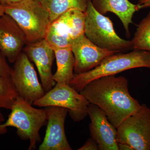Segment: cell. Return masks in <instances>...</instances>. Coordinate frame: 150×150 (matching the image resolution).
<instances>
[{"label":"cell","mask_w":150,"mask_h":150,"mask_svg":"<svg viewBox=\"0 0 150 150\" xmlns=\"http://www.w3.org/2000/svg\"><path fill=\"white\" fill-rule=\"evenodd\" d=\"M128 81L123 76H105L88 84L80 93L90 103L104 111L109 121L116 128L142 105L131 96Z\"/></svg>","instance_id":"1"},{"label":"cell","mask_w":150,"mask_h":150,"mask_svg":"<svg viewBox=\"0 0 150 150\" xmlns=\"http://www.w3.org/2000/svg\"><path fill=\"white\" fill-rule=\"evenodd\" d=\"M140 68L150 69V51L134 50L129 53H115L105 58L92 70L85 73L74 74L69 86L80 93L94 80Z\"/></svg>","instance_id":"2"},{"label":"cell","mask_w":150,"mask_h":150,"mask_svg":"<svg viewBox=\"0 0 150 150\" xmlns=\"http://www.w3.org/2000/svg\"><path fill=\"white\" fill-rule=\"evenodd\" d=\"M32 105L18 96L13 104L7 120L0 124V135L6 134L8 127L16 128L19 137L29 140V150L36 149L37 143L41 141L39 131L47 123L45 109H38Z\"/></svg>","instance_id":"3"},{"label":"cell","mask_w":150,"mask_h":150,"mask_svg":"<svg viewBox=\"0 0 150 150\" xmlns=\"http://www.w3.org/2000/svg\"><path fill=\"white\" fill-rule=\"evenodd\" d=\"M4 6L5 13L13 18L22 30L27 43L45 38L51 22L49 13L40 1L21 0Z\"/></svg>","instance_id":"4"},{"label":"cell","mask_w":150,"mask_h":150,"mask_svg":"<svg viewBox=\"0 0 150 150\" xmlns=\"http://www.w3.org/2000/svg\"><path fill=\"white\" fill-rule=\"evenodd\" d=\"M85 13L84 34L93 43L115 54L133 50L131 40L119 37L110 19L96 10L90 0Z\"/></svg>","instance_id":"5"},{"label":"cell","mask_w":150,"mask_h":150,"mask_svg":"<svg viewBox=\"0 0 150 150\" xmlns=\"http://www.w3.org/2000/svg\"><path fill=\"white\" fill-rule=\"evenodd\" d=\"M117 129L118 143L127 144L134 150H150V109L146 104Z\"/></svg>","instance_id":"6"},{"label":"cell","mask_w":150,"mask_h":150,"mask_svg":"<svg viewBox=\"0 0 150 150\" xmlns=\"http://www.w3.org/2000/svg\"><path fill=\"white\" fill-rule=\"evenodd\" d=\"M89 104L83 96L71 86L57 83L54 88L33 103L40 107L54 106L67 108L70 117L75 122L82 121L88 115Z\"/></svg>","instance_id":"7"},{"label":"cell","mask_w":150,"mask_h":150,"mask_svg":"<svg viewBox=\"0 0 150 150\" xmlns=\"http://www.w3.org/2000/svg\"><path fill=\"white\" fill-rule=\"evenodd\" d=\"M18 96L33 105L45 94L34 67L24 52L14 62L11 76Z\"/></svg>","instance_id":"8"},{"label":"cell","mask_w":150,"mask_h":150,"mask_svg":"<svg viewBox=\"0 0 150 150\" xmlns=\"http://www.w3.org/2000/svg\"><path fill=\"white\" fill-rule=\"evenodd\" d=\"M47 129L39 150H71L65 134L64 124L69 110L65 108L45 107Z\"/></svg>","instance_id":"9"},{"label":"cell","mask_w":150,"mask_h":150,"mask_svg":"<svg viewBox=\"0 0 150 150\" xmlns=\"http://www.w3.org/2000/svg\"><path fill=\"white\" fill-rule=\"evenodd\" d=\"M87 113L91 120L90 133L99 150H118L117 128L109 121L104 111L97 105L90 103Z\"/></svg>","instance_id":"10"},{"label":"cell","mask_w":150,"mask_h":150,"mask_svg":"<svg viewBox=\"0 0 150 150\" xmlns=\"http://www.w3.org/2000/svg\"><path fill=\"white\" fill-rule=\"evenodd\" d=\"M23 50L36 66L45 93L50 91L56 84L52 73V65L55 58L54 49L44 38L34 43H27Z\"/></svg>","instance_id":"11"},{"label":"cell","mask_w":150,"mask_h":150,"mask_svg":"<svg viewBox=\"0 0 150 150\" xmlns=\"http://www.w3.org/2000/svg\"><path fill=\"white\" fill-rule=\"evenodd\" d=\"M71 49L75 60L74 74L91 71L98 66L105 58L115 54L97 46L84 34L73 40Z\"/></svg>","instance_id":"12"},{"label":"cell","mask_w":150,"mask_h":150,"mask_svg":"<svg viewBox=\"0 0 150 150\" xmlns=\"http://www.w3.org/2000/svg\"><path fill=\"white\" fill-rule=\"evenodd\" d=\"M27 44L22 30L6 14L0 16V52L6 59L14 63Z\"/></svg>","instance_id":"13"},{"label":"cell","mask_w":150,"mask_h":150,"mask_svg":"<svg viewBox=\"0 0 150 150\" xmlns=\"http://www.w3.org/2000/svg\"><path fill=\"white\" fill-rule=\"evenodd\" d=\"M94 8L105 15L111 12L118 16L126 30L130 36L129 25L133 23L132 18L136 12L140 9L139 5L134 4L129 0H90Z\"/></svg>","instance_id":"14"},{"label":"cell","mask_w":150,"mask_h":150,"mask_svg":"<svg viewBox=\"0 0 150 150\" xmlns=\"http://www.w3.org/2000/svg\"><path fill=\"white\" fill-rule=\"evenodd\" d=\"M85 12L71 9L63 14L52 22L56 29L62 35L73 40L84 34Z\"/></svg>","instance_id":"15"},{"label":"cell","mask_w":150,"mask_h":150,"mask_svg":"<svg viewBox=\"0 0 150 150\" xmlns=\"http://www.w3.org/2000/svg\"><path fill=\"white\" fill-rule=\"evenodd\" d=\"M57 70L53 79L57 83L69 85L74 76L75 60L71 48L54 49Z\"/></svg>","instance_id":"16"},{"label":"cell","mask_w":150,"mask_h":150,"mask_svg":"<svg viewBox=\"0 0 150 150\" xmlns=\"http://www.w3.org/2000/svg\"><path fill=\"white\" fill-rule=\"evenodd\" d=\"M90 0H41L40 3L48 11L51 22L71 9L85 12Z\"/></svg>","instance_id":"17"},{"label":"cell","mask_w":150,"mask_h":150,"mask_svg":"<svg viewBox=\"0 0 150 150\" xmlns=\"http://www.w3.org/2000/svg\"><path fill=\"white\" fill-rule=\"evenodd\" d=\"M131 41L133 50L150 51V12L139 23Z\"/></svg>","instance_id":"18"},{"label":"cell","mask_w":150,"mask_h":150,"mask_svg":"<svg viewBox=\"0 0 150 150\" xmlns=\"http://www.w3.org/2000/svg\"><path fill=\"white\" fill-rule=\"evenodd\" d=\"M18 96L11 78L0 76V108L11 110Z\"/></svg>","instance_id":"19"},{"label":"cell","mask_w":150,"mask_h":150,"mask_svg":"<svg viewBox=\"0 0 150 150\" xmlns=\"http://www.w3.org/2000/svg\"><path fill=\"white\" fill-rule=\"evenodd\" d=\"M45 39L53 49L71 48L73 39L68 36L59 34L50 25Z\"/></svg>","instance_id":"20"},{"label":"cell","mask_w":150,"mask_h":150,"mask_svg":"<svg viewBox=\"0 0 150 150\" xmlns=\"http://www.w3.org/2000/svg\"><path fill=\"white\" fill-rule=\"evenodd\" d=\"M12 69L9 66L6 58L0 52V76L5 77H11Z\"/></svg>","instance_id":"21"},{"label":"cell","mask_w":150,"mask_h":150,"mask_svg":"<svg viewBox=\"0 0 150 150\" xmlns=\"http://www.w3.org/2000/svg\"><path fill=\"white\" fill-rule=\"evenodd\" d=\"M78 150H98V145L92 138H89L83 146L78 149Z\"/></svg>","instance_id":"22"},{"label":"cell","mask_w":150,"mask_h":150,"mask_svg":"<svg viewBox=\"0 0 150 150\" xmlns=\"http://www.w3.org/2000/svg\"><path fill=\"white\" fill-rule=\"evenodd\" d=\"M138 4L139 6L140 9L150 7V0H139Z\"/></svg>","instance_id":"23"},{"label":"cell","mask_w":150,"mask_h":150,"mask_svg":"<svg viewBox=\"0 0 150 150\" xmlns=\"http://www.w3.org/2000/svg\"><path fill=\"white\" fill-rule=\"evenodd\" d=\"M118 150H134L131 146L126 144L118 143Z\"/></svg>","instance_id":"24"},{"label":"cell","mask_w":150,"mask_h":150,"mask_svg":"<svg viewBox=\"0 0 150 150\" xmlns=\"http://www.w3.org/2000/svg\"><path fill=\"white\" fill-rule=\"evenodd\" d=\"M20 1L21 0H0V4L3 5H6L8 4L17 2Z\"/></svg>","instance_id":"25"},{"label":"cell","mask_w":150,"mask_h":150,"mask_svg":"<svg viewBox=\"0 0 150 150\" xmlns=\"http://www.w3.org/2000/svg\"><path fill=\"white\" fill-rule=\"evenodd\" d=\"M5 6L2 4H0V16L5 14Z\"/></svg>","instance_id":"26"},{"label":"cell","mask_w":150,"mask_h":150,"mask_svg":"<svg viewBox=\"0 0 150 150\" xmlns=\"http://www.w3.org/2000/svg\"><path fill=\"white\" fill-rule=\"evenodd\" d=\"M1 108H0V124L5 121L4 117L1 111Z\"/></svg>","instance_id":"27"},{"label":"cell","mask_w":150,"mask_h":150,"mask_svg":"<svg viewBox=\"0 0 150 150\" xmlns=\"http://www.w3.org/2000/svg\"><path fill=\"white\" fill-rule=\"evenodd\" d=\"M35 1H40L41 0H35Z\"/></svg>","instance_id":"28"},{"label":"cell","mask_w":150,"mask_h":150,"mask_svg":"<svg viewBox=\"0 0 150 150\" xmlns=\"http://www.w3.org/2000/svg\"><path fill=\"white\" fill-rule=\"evenodd\" d=\"M150 109V107H149Z\"/></svg>","instance_id":"29"}]
</instances>
